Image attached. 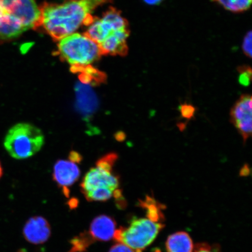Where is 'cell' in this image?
<instances>
[{"instance_id": "603a6c76", "label": "cell", "mask_w": 252, "mask_h": 252, "mask_svg": "<svg viewBox=\"0 0 252 252\" xmlns=\"http://www.w3.org/2000/svg\"><path fill=\"white\" fill-rule=\"evenodd\" d=\"M3 174L2 168L1 166V162H0V178L2 177Z\"/></svg>"}, {"instance_id": "ba28073f", "label": "cell", "mask_w": 252, "mask_h": 252, "mask_svg": "<svg viewBox=\"0 0 252 252\" xmlns=\"http://www.w3.org/2000/svg\"><path fill=\"white\" fill-rule=\"evenodd\" d=\"M252 104L251 94H242L230 111V122L243 138L244 144L252 133Z\"/></svg>"}, {"instance_id": "9a60e30c", "label": "cell", "mask_w": 252, "mask_h": 252, "mask_svg": "<svg viewBox=\"0 0 252 252\" xmlns=\"http://www.w3.org/2000/svg\"><path fill=\"white\" fill-rule=\"evenodd\" d=\"M94 241L89 232L81 233L71 239V249L68 252H84Z\"/></svg>"}, {"instance_id": "5bb4252c", "label": "cell", "mask_w": 252, "mask_h": 252, "mask_svg": "<svg viewBox=\"0 0 252 252\" xmlns=\"http://www.w3.org/2000/svg\"><path fill=\"white\" fill-rule=\"evenodd\" d=\"M234 13H241L251 8L252 0H212Z\"/></svg>"}, {"instance_id": "8992f818", "label": "cell", "mask_w": 252, "mask_h": 252, "mask_svg": "<svg viewBox=\"0 0 252 252\" xmlns=\"http://www.w3.org/2000/svg\"><path fill=\"white\" fill-rule=\"evenodd\" d=\"M45 143L42 130L27 123L15 125L9 129L5 137L4 146L13 158H29L39 152Z\"/></svg>"}, {"instance_id": "277c9868", "label": "cell", "mask_w": 252, "mask_h": 252, "mask_svg": "<svg viewBox=\"0 0 252 252\" xmlns=\"http://www.w3.org/2000/svg\"><path fill=\"white\" fill-rule=\"evenodd\" d=\"M117 159V154H109L85 175L81 188L88 201H106L115 196L120 187L119 177L113 172Z\"/></svg>"}, {"instance_id": "3957f363", "label": "cell", "mask_w": 252, "mask_h": 252, "mask_svg": "<svg viewBox=\"0 0 252 252\" xmlns=\"http://www.w3.org/2000/svg\"><path fill=\"white\" fill-rule=\"evenodd\" d=\"M41 17L36 0H0V43L40 27Z\"/></svg>"}, {"instance_id": "7c38bea8", "label": "cell", "mask_w": 252, "mask_h": 252, "mask_svg": "<svg viewBox=\"0 0 252 252\" xmlns=\"http://www.w3.org/2000/svg\"><path fill=\"white\" fill-rule=\"evenodd\" d=\"M194 248L190 236L185 232L170 235L166 242L167 252H193Z\"/></svg>"}, {"instance_id": "ac0fdd59", "label": "cell", "mask_w": 252, "mask_h": 252, "mask_svg": "<svg viewBox=\"0 0 252 252\" xmlns=\"http://www.w3.org/2000/svg\"><path fill=\"white\" fill-rule=\"evenodd\" d=\"M252 31H249L244 37L243 44H242V49L244 54L249 58H252Z\"/></svg>"}, {"instance_id": "e0dca14e", "label": "cell", "mask_w": 252, "mask_h": 252, "mask_svg": "<svg viewBox=\"0 0 252 252\" xmlns=\"http://www.w3.org/2000/svg\"><path fill=\"white\" fill-rule=\"evenodd\" d=\"M181 116L183 118L190 121L194 117L196 112V108L191 104L183 103L179 107Z\"/></svg>"}, {"instance_id": "2e32d148", "label": "cell", "mask_w": 252, "mask_h": 252, "mask_svg": "<svg viewBox=\"0 0 252 252\" xmlns=\"http://www.w3.org/2000/svg\"><path fill=\"white\" fill-rule=\"evenodd\" d=\"M237 70L239 74V83L244 87L250 86L252 75V70L250 66L247 65L239 66Z\"/></svg>"}, {"instance_id": "d6986e66", "label": "cell", "mask_w": 252, "mask_h": 252, "mask_svg": "<svg viewBox=\"0 0 252 252\" xmlns=\"http://www.w3.org/2000/svg\"><path fill=\"white\" fill-rule=\"evenodd\" d=\"M109 252H135L130 248L124 244L119 243L112 246Z\"/></svg>"}, {"instance_id": "8fae6325", "label": "cell", "mask_w": 252, "mask_h": 252, "mask_svg": "<svg viewBox=\"0 0 252 252\" xmlns=\"http://www.w3.org/2000/svg\"><path fill=\"white\" fill-rule=\"evenodd\" d=\"M116 229V223L112 217L100 215L91 223L89 233L94 241L107 242L113 238Z\"/></svg>"}, {"instance_id": "7402d4cb", "label": "cell", "mask_w": 252, "mask_h": 252, "mask_svg": "<svg viewBox=\"0 0 252 252\" xmlns=\"http://www.w3.org/2000/svg\"><path fill=\"white\" fill-rule=\"evenodd\" d=\"M163 0H144V1L149 5H158Z\"/></svg>"}, {"instance_id": "9c48e42d", "label": "cell", "mask_w": 252, "mask_h": 252, "mask_svg": "<svg viewBox=\"0 0 252 252\" xmlns=\"http://www.w3.org/2000/svg\"><path fill=\"white\" fill-rule=\"evenodd\" d=\"M78 162L69 158L59 160L53 168V178L60 187L62 188L65 196L69 195L68 188L76 182L80 176Z\"/></svg>"}, {"instance_id": "ffe728a7", "label": "cell", "mask_w": 252, "mask_h": 252, "mask_svg": "<svg viewBox=\"0 0 252 252\" xmlns=\"http://www.w3.org/2000/svg\"><path fill=\"white\" fill-rule=\"evenodd\" d=\"M193 252H214L212 251V248L206 244H198L194 248Z\"/></svg>"}, {"instance_id": "7a4b0ae2", "label": "cell", "mask_w": 252, "mask_h": 252, "mask_svg": "<svg viewBox=\"0 0 252 252\" xmlns=\"http://www.w3.org/2000/svg\"><path fill=\"white\" fill-rule=\"evenodd\" d=\"M84 34L98 45L102 55L128 54L130 26L121 11L114 7H110L102 18H94Z\"/></svg>"}, {"instance_id": "30bf717a", "label": "cell", "mask_w": 252, "mask_h": 252, "mask_svg": "<svg viewBox=\"0 0 252 252\" xmlns=\"http://www.w3.org/2000/svg\"><path fill=\"white\" fill-rule=\"evenodd\" d=\"M24 238L30 243L40 245L45 243L51 235L50 223L43 217L34 216L27 220L23 229Z\"/></svg>"}, {"instance_id": "44dd1931", "label": "cell", "mask_w": 252, "mask_h": 252, "mask_svg": "<svg viewBox=\"0 0 252 252\" xmlns=\"http://www.w3.org/2000/svg\"><path fill=\"white\" fill-rule=\"evenodd\" d=\"M241 176H248L251 174V169L248 164H245L240 171Z\"/></svg>"}, {"instance_id": "5b68a950", "label": "cell", "mask_w": 252, "mask_h": 252, "mask_svg": "<svg viewBox=\"0 0 252 252\" xmlns=\"http://www.w3.org/2000/svg\"><path fill=\"white\" fill-rule=\"evenodd\" d=\"M59 55L74 73L91 65L102 56L98 45L86 34L73 33L59 40Z\"/></svg>"}, {"instance_id": "52a82bcc", "label": "cell", "mask_w": 252, "mask_h": 252, "mask_svg": "<svg viewBox=\"0 0 252 252\" xmlns=\"http://www.w3.org/2000/svg\"><path fill=\"white\" fill-rule=\"evenodd\" d=\"M164 227L161 222L146 218L132 219L127 227L116 230L113 239L132 249L135 252H143Z\"/></svg>"}, {"instance_id": "4fadbf2b", "label": "cell", "mask_w": 252, "mask_h": 252, "mask_svg": "<svg viewBox=\"0 0 252 252\" xmlns=\"http://www.w3.org/2000/svg\"><path fill=\"white\" fill-rule=\"evenodd\" d=\"M140 205L146 210V216L149 219L157 222H163L164 217L162 212V206L153 198L147 196L146 199L140 201Z\"/></svg>"}, {"instance_id": "6da1fadb", "label": "cell", "mask_w": 252, "mask_h": 252, "mask_svg": "<svg viewBox=\"0 0 252 252\" xmlns=\"http://www.w3.org/2000/svg\"><path fill=\"white\" fill-rule=\"evenodd\" d=\"M111 0H65L61 4L45 3L40 7L41 25L53 40L73 33L81 25L89 26L91 14L99 6Z\"/></svg>"}]
</instances>
